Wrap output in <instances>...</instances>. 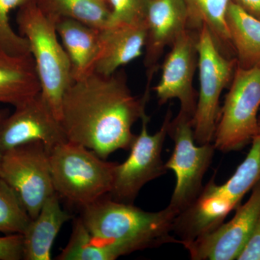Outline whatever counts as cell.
<instances>
[{"mask_svg": "<svg viewBox=\"0 0 260 260\" xmlns=\"http://www.w3.org/2000/svg\"><path fill=\"white\" fill-rule=\"evenodd\" d=\"M150 85L138 99L124 70L110 75L92 72L74 80L61 103L60 122L67 139L104 160L116 150H129L135 138L132 128L145 112Z\"/></svg>", "mask_w": 260, "mask_h": 260, "instance_id": "obj_1", "label": "cell"}, {"mask_svg": "<svg viewBox=\"0 0 260 260\" xmlns=\"http://www.w3.org/2000/svg\"><path fill=\"white\" fill-rule=\"evenodd\" d=\"M82 209L80 218L95 240L116 243L127 254L179 243L171 235L177 213L170 207L152 213L104 196Z\"/></svg>", "mask_w": 260, "mask_h": 260, "instance_id": "obj_2", "label": "cell"}, {"mask_svg": "<svg viewBox=\"0 0 260 260\" xmlns=\"http://www.w3.org/2000/svg\"><path fill=\"white\" fill-rule=\"evenodd\" d=\"M16 23L19 34L30 45L41 93L60 121L63 97L73 79L69 57L58 39L56 21L32 2L18 8Z\"/></svg>", "mask_w": 260, "mask_h": 260, "instance_id": "obj_3", "label": "cell"}, {"mask_svg": "<svg viewBox=\"0 0 260 260\" xmlns=\"http://www.w3.org/2000/svg\"><path fill=\"white\" fill-rule=\"evenodd\" d=\"M56 194L84 208L110 194L117 162H108L73 142L58 145L49 153Z\"/></svg>", "mask_w": 260, "mask_h": 260, "instance_id": "obj_4", "label": "cell"}, {"mask_svg": "<svg viewBox=\"0 0 260 260\" xmlns=\"http://www.w3.org/2000/svg\"><path fill=\"white\" fill-rule=\"evenodd\" d=\"M231 83L213 141L223 153L241 150L259 135L260 62L249 69L237 66Z\"/></svg>", "mask_w": 260, "mask_h": 260, "instance_id": "obj_5", "label": "cell"}, {"mask_svg": "<svg viewBox=\"0 0 260 260\" xmlns=\"http://www.w3.org/2000/svg\"><path fill=\"white\" fill-rule=\"evenodd\" d=\"M200 89L192 119L195 143H213L220 116V98L232 82L237 59L220 50L208 27L200 29L198 41Z\"/></svg>", "mask_w": 260, "mask_h": 260, "instance_id": "obj_6", "label": "cell"}, {"mask_svg": "<svg viewBox=\"0 0 260 260\" xmlns=\"http://www.w3.org/2000/svg\"><path fill=\"white\" fill-rule=\"evenodd\" d=\"M168 135L174 143L172 156L165 164L175 174L177 183L169 207L179 214L203 190V181L213 160V143L196 145L192 118L179 112L169 124Z\"/></svg>", "mask_w": 260, "mask_h": 260, "instance_id": "obj_7", "label": "cell"}, {"mask_svg": "<svg viewBox=\"0 0 260 260\" xmlns=\"http://www.w3.org/2000/svg\"><path fill=\"white\" fill-rule=\"evenodd\" d=\"M172 112L168 110L160 129L149 134L150 117L142 116L141 131L135 135L125 161L116 164L114 182L110 194L112 199L133 203L142 188L150 181L161 177L167 172L162 162V147L172 120Z\"/></svg>", "mask_w": 260, "mask_h": 260, "instance_id": "obj_8", "label": "cell"}, {"mask_svg": "<svg viewBox=\"0 0 260 260\" xmlns=\"http://www.w3.org/2000/svg\"><path fill=\"white\" fill-rule=\"evenodd\" d=\"M0 178L14 189L32 219L55 193L49 153L41 142L19 145L3 153Z\"/></svg>", "mask_w": 260, "mask_h": 260, "instance_id": "obj_9", "label": "cell"}, {"mask_svg": "<svg viewBox=\"0 0 260 260\" xmlns=\"http://www.w3.org/2000/svg\"><path fill=\"white\" fill-rule=\"evenodd\" d=\"M66 141L60 121L41 92L0 121V150L3 153L34 142H41L50 153Z\"/></svg>", "mask_w": 260, "mask_h": 260, "instance_id": "obj_10", "label": "cell"}, {"mask_svg": "<svg viewBox=\"0 0 260 260\" xmlns=\"http://www.w3.org/2000/svg\"><path fill=\"white\" fill-rule=\"evenodd\" d=\"M199 30L186 28L174 41L162 63L160 80L153 88L160 105L177 99L179 113L192 119L197 106L193 80L198 68Z\"/></svg>", "mask_w": 260, "mask_h": 260, "instance_id": "obj_11", "label": "cell"}, {"mask_svg": "<svg viewBox=\"0 0 260 260\" xmlns=\"http://www.w3.org/2000/svg\"><path fill=\"white\" fill-rule=\"evenodd\" d=\"M230 221L183 245L193 260L237 259L260 214V181L245 204L239 205Z\"/></svg>", "mask_w": 260, "mask_h": 260, "instance_id": "obj_12", "label": "cell"}, {"mask_svg": "<svg viewBox=\"0 0 260 260\" xmlns=\"http://www.w3.org/2000/svg\"><path fill=\"white\" fill-rule=\"evenodd\" d=\"M239 206L215 184L213 177L194 201L176 216L173 232L184 245L218 228Z\"/></svg>", "mask_w": 260, "mask_h": 260, "instance_id": "obj_13", "label": "cell"}, {"mask_svg": "<svg viewBox=\"0 0 260 260\" xmlns=\"http://www.w3.org/2000/svg\"><path fill=\"white\" fill-rule=\"evenodd\" d=\"M145 23L147 39L144 65L152 80L166 47L188 28V13L184 0H150Z\"/></svg>", "mask_w": 260, "mask_h": 260, "instance_id": "obj_14", "label": "cell"}, {"mask_svg": "<svg viewBox=\"0 0 260 260\" xmlns=\"http://www.w3.org/2000/svg\"><path fill=\"white\" fill-rule=\"evenodd\" d=\"M146 23H119L100 30V49L93 72L103 75L116 73L121 67L139 58L145 49Z\"/></svg>", "mask_w": 260, "mask_h": 260, "instance_id": "obj_15", "label": "cell"}, {"mask_svg": "<svg viewBox=\"0 0 260 260\" xmlns=\"http://www.w3.org/2000/svg\"><path fill=\"white\" fill-rule=\"evenodd\" d=\"M72 215L61 208L56 193L47 198L23 235V259L50 260L51 249L61 227Z\"/></svg>", "mask_w": 260, "mask_h": 260, "instance_id": "obj_16", "label": "cell"}, {"mask_svg": "<svg viewBox=\"0 0 260 260\" xmlns=\"http://www.w3.org/2000/svg\"><path fill=\"white\" fill-rule=\"evenodd\" d=\"M56 30L69 57L73 81L93 72L100 49V30L69 18L59 19Z\"/></svg>", "mask_w": 260, "mask_h": 260, "instance_id": "obj_17", "label": "cell"}, {"mask_svg": "<svg viewBox=\"0 0 260 260\" xmlns=\"http://www.w3.org/2000/svg\"><path fill=\"white\" fill-rule=\"evenodd\" d=\"M40 92L31 54L15 56L0 51V103L16 108Z\"/></svg>", "mask_w": 260, "mask_h": 260, "instance_id": "obj_18", "label": "cell"}, {"mask_svg": "<svg viewBox=\"0 0 260 260\" xmlns=\"http://www.w3.org/2000/svg\"><path fill=\"white\" fill-rule=\"evenodd\" d=\"M226 23L237 67L249 69L260 62V20L231 2Z\"/></svg>", "mask_w": 260, "mask_h": 260, "instance_id": "obj_19", "label": "cell"}, {"mask_svg": "<svg viewBox=\"0 0 260 260\" xmlns=\"http://www.w3.org/2000/svg\"><path fill=\"white\" fill-rule=\"evenodd\" d=\"M232 0H184L188 13V28L208 27L220 50L232 48L226 23L229 5Z\"/></svg>", "mask_w": 260, "mask_h": 260, "instance_id": "obj_20", "label": "cell"}, {"mask_svg": "<svg viewBox=\"0 0 260 260\" xmlns=\"http://www.w3.org/2000/svg\"><path fill=\"white\" fill-rule=\"evenodd\" d=\"M37 3L56 22L73 19L99 30L107 28L110 22L109 6L100 0H38Z\"/></svg>", "mask_w": 260, "mask_h": 260, "instance_id": "obj_21", "label": "cell"}, {"mask_svg": "<svg viewBox=\"0 0 260 260\" xmlns=\"http://www.w3.org/2000/svg\"><path fill=\"white\" fill-rule=\"evenodd\" d=\"M126 255V251L114 242L95 240L84 225L81 218L75 220L69 242L58 260H114Z\"/></svg>", "mask_w": 260, "mask_h": 260, "instance_id": "obj_22", "label": "cell"}, {"mask_svg": "<svg viewBox=\"0 0 260 260\" xmlns=\"http://www.w3.org/2000/svg\"><path fill=\"white\" fill-rule=\"evenodd\" d=\"M260 181V135L254 137L244 161L230 179L221 184L222 189L237 205L248 191Z\"/></svg>", "mask_w": 260, "mask_h": 260, "instance_id": "obj_23", "label": "cell"}, {"mask_svg": "<svg viewBox=\"0 0 260 260\" xmlns=\"http://www.w3.org/2000/svg\"><path fill=\"white\" fill-rule=\"evenodd\" d=\"M31 220L14 189L0 178V234H23Z\"/></svg>", "mask_w": 260, "mask_h": 260, "instance_id": "obj_24", "label": "cell"}, {"mask_svg": "<svg viewBox=\"0 0 260 260\" xmlns=\"http://www.w3.org/2000/svg\"><path fill=\"white\" fill-rule=\"evenodd\" d=\"M38 0H0V51L11 55L30 54L27 39L17 34L10 23V13L23 5Z\"/></svg>", "mask_w": 260, "mask_h": 260, "instance_id": "obj_25", "label": "cell"}, {"mask_svg": "<svg viewBox=\"0 0 260 260\" xmlns=\"http://www.w3.org/2000/svg\"><path fill=\"white\" fill-rule=\"evenodd\" d=\"M150 0H107L111 12L109 25L145 23Z\"/></svg>", "mask_w": 260, "mask_h": 260, "instance_id": "obj_26", "label": "cell"}, {"mask_svg": "<svg viewBox=\"0 0 260 260\" xmlns=\"http://www.w3.org/2000/svg\"><path fill=\"white\" fill-rule=\"evenodd\" d=\"M23 259V234L0 237V260Z\"/></svg>", "mask_w": 260, "mask_h": 260, "instance_id": "obj_27", "label": "cell"}, {"mask_svg": "<svg viewBox=\"0 0 260 260\" xmlns=\"http://www.w3.org/2000/svg\"><path fill=\"white\" fill-rule=\"evenodd\" d=\"M238 260H260V214Z\"/></svg>", "mask_w": 260, "mask_h": 260, "instance_id": "obj_28", "label": "cell"}, {"mask_svg": "<svg viewBox=\"0 0 260 260\" xmlns=\"http://www.w3.org/2000/svg\"><path fill=\"white\" fill-rule=\"evenodd\" d=\"M244 11L260 20V0H232Z\"/></svg>", "mask_w": 260, "mask_h": 260, "instance_id": "obj_29", "label": "cell"}, {"mask_svg": "<svg viewBox=\"0 0 260 260\" xmlns=\"http://www.w3.org/2000/svg\"><path fill=\"white\" fill-rule=\"evenodd\" d=\"M8 112L7 110L0 111V121L5 117V116L8 115ZM3 153L0 150V168H1L2 158H3Z\"/></svg>", "mask_w": 260, "mask_h": 260, "instance_id": "obj_30", "label": "cell"}, {"mask_svg": "<svg viewBox=\"0 0 260 260\" xmlns=\"http://www.w3.org/2000/svg\"><path fill=\"white\" fill-rule=\"evenodd\" d=\"M100 1L103 2V3H106V4H107V0H100Z\"/></svg>", "mask_w": 260, "mask_h": 260, "instance_id": "obj_31", "label": "cell"}, {"mask_svg": "<svg viewBox=\"0 0 260 260\" xmlns=\"http://www.w3.org/2000/svg\"><path fill=\"white\" fill-rule=\"evenodd\" d=\"M259 135H260V119H259Z\"/></svg>", "mask_w": 260, "mask_h": 260, "instance_id": "obj_32", "label": "cell"}]
</instances>
